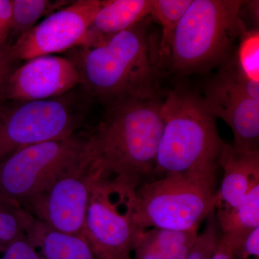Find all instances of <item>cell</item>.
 <instances>
[{
  "instance_id": "obj_1",
  "label": "cell",
  "mask_w": 259,
  "mask_h": 259,
  "mask_svg": "<svg viewBox=\"0 0 259 259\" xmlns=\"http://www.w3.org/2000/svg\"><path fill=\"white\" fill-rule=\"evenodd\" d=\"M145 21L95 45L70 50L69 59L90 97L106 105L131 97L159 95L166 67L161 54V35Z\"/></svg>"
},
{
  "instance_id": "obj_2",
  "label": "cell",
  "mask_w": 259,
  "mask_h": 259,
  "mask_svg": "<svg viewBox=\"0 0 259 259\" xmlns=\"http://www.w3.org/2000/svg\"><path fill=\"white\" fill-rule=\"evenodd\" d=\"M161 94L105 105L98 125L87 136L89 156L104 176L139 187L154 180L163 133Z\"/></svg>"
},
{
  "instance_id": "obj_3",
  "label": "cell",
  "mask_w": 259,
  "mask_h": 259,
  "mask_svg": "<svg viewBox=\"0 0 259 259\" xmlns=\"http://www.w3.org/2000/svg\"><path fill=\"white\" fill-rule=\"evenodd\" d=\"M162 117L155 179L179 175L216 189L224 142L203 98L177 87L163 100Z\"/></svg>"
},
{
  "instance_id": "obj_4",
  "label": "cell",
  "mask_w": 259,
  "mask_h": 259,
  "mask_svg": "<svg viewBox=\"0 0 259 259\" xmlns=\"http://www.w3.org/2000/svg\"><path fill=\"white\" fill-rule=\"evenodd\" d=\"M242 0H193L181 19L168 66L177 74L205 73L232 59L233 47L247 30Z\"/></svg>"
},
{
  "instance_id": "obj_5",
  "label": "cell",
  "mask_w": 259,
  "mask_h": 259,
  "mask_svg": "<svg viewBox=\"0 0 259 259\" xmlns=\"http://www.w3.org/2000/svg\"><path fill=\"white\" fill-rule=\"evenodd\" d=\"M74 90L62 96L0 104V163L12 154L76 134L88 110V99Z\"/></svg>"
},
{
  "instance_id": "obj_6",
  "label": "cell",
  "mask_w": 259,
  "mask_h": 259,
  "mask_svg": "<svg viewBox=\"0 0 259 259\" xmlns=\"http://www.w3.org/2000/svg\"><path fill=\"white\" fill-rule=\"evenodd\" d=\"M216 189L179 175H166L140 186L133 199L136 231L151 228H199L215 210Z\"/></svg>"
},
{
  "instance_id": "obj_7",
  "label": "cell",
  "mask_w": 259,
  "mask_h": 259,
  "mask_svg": "<svg viewBox=\"0 0 259 259\" xmlns=\"http://www.w3.org/2000/svg\"><path fill=\"white\" fill-rule=\"evenodd\" d=\"M87 155V136L76 133L20 150L0 163V197L23 203Z\"/></svg>"
},
{
  "instance_id": "obj_8",
  "label": "cell",
  "mask_w": 259,
  "mask_h": 259,
  "mask_svg": "<svg viewBox=\"0 0 259 259\" xmlns=\"http://www.w3.org/2000/svg\"><path fill=\"white\" fill-rule=\"evenodd\" d=\"M137 187L102 176L94 182L83 236L96 259H133L136 229L133 199Z\"/></svg>"
},
{
  "instance_id": "obj_9",
  "label": "cell",
  "mask_w": 259,
  "mask_h": 259,
  "mask_svg": "<svg viewBox=\"0 0 259 259\" xmlns=\"http://www.w3.org/2000/svg\"><path fill=\"white\" fill-rule=\"evenodd\" d=\"M204 102L231 127L233 146L259 152V83L245 79L232 58L206 83Z\"/></svg>"
},
{
  "instance_id": "obj_10",
  "label": "cell",
  "mask_w": 259,
  "mask_h": 259,
  "mask_svg": "<svg viewBox=\"0 0 259 259\" xmlns=\"http://www.w3.org/2000/svg\"><path fill=\"white\" fill-rule=\"evenodd\" d=\"M102 175V172L92 164L88 152L83 161L22 204L32 217L51 229L81 236L92 187Z\"/></svg>"
},
{
  "instance_id": "obj_11",
  "label": "cell",
  "mask_w": 259,
  "mask_h": 259,
  "mask_svg": "<svg viewBox=\"0 0 259 259\" xmlns=\"http://www.w3.org/2000/svg\"><path fill=\"white\" fill-rule=\"evenodd\" d=\"M101 0H76L48 15L10 45L13 58L28 61L80 47Z\"/></svg>"
},
{
  "instance_id": "obj_12",
  "label": "cell",
  "mask_w": 259,
  "mask_h": 259,
  "mask_svg": "<svg viewBox=\"0 0 259 259\" xmlns=\"http://www.w3.org/2000/svg\"><path fill=\"white\" fill-rule=\"evenodd\" d=\"M79 71L69 58H33L10 76L5 101H32L62 96L81 84Z\"/></svg>"
},
{
  "instance_id": "obj_13",
  "label": "cell",
  "mask_w": 259,
  "mask_h": 259,
  "mask_svg": "<svg viewBox=\"0 0 259 259\" xmlns=\"http://www.w3.org/2000/svg\"><path fill=\"white\" fill-rule=\"evenodd\" d=\"M219 164L223 177L216 192V209L233 208L259 184V152L244 151L223 143Z\"/></svg>"
},
{
  "instance_id": "obj_14",
  "label": "cell",
  "mask_w": 259,
  "mask_h": 259,
  "mask_svg": "<svg viewBox=\"0 0 259 259\" xmlns=\"http://www.w3.org/2000/svg\"><path fill=\"white\" fill-rule=\"evenodd\" d=\"M150 13L151 0H101L81 46L95 45L134 28L150 18Z\"/></svg>"
},
{
  "instance_id": "obj_15",
  "label": "cell",
  "mask_w": 259,
  "mask_h": 259,
  "mask_svg": "<svg viewBox=\"0 0 259 259\" xmlns=\"http://www.w3.org/2000/svg\"><path fill=\"white\" fill-rule=\"evenodd\" d=\"M25 236L44 259H96L83 235L54 231L28 212Z\"/></svg>"
},
{
  "instance_id": "obj_16",
  "label": "cell",
  "mask_w": 259,
  "mask_h": 259,
  "mask_svg": "<svg viewBox=\"0 0 259 259\" xmlns=\"http://www.w3.org/2000/svg\"><path fill=\"white\" fill-rule=\"evenodd\" d=\"M221 239L232 248L241 243L252 231L259 228V184L255 185L243 201L233 208L215 209Z\"/></svg>"
},
{
  "instance_id": "obj_17",
  "label": "cell",
  "mask_w": 259,
  "mask_h": 259,
  "mask_svg": "<svg viewBox=\"0 0 259 259\" xmlns=\"http://www.w3.org/2000/svg\"><path fill=\"white\" fill-rule=\"evenodd\" d=\"M199 228L185 231L151 228L136 231L166 259H186L198 236Z\"/></svg>"
},
{
  "instance_id": "obj_18",
  "label": "cell",
  "mask_w": 259,
  "mask_h": 259,
  "mask_svg": "<svg viewBox=\"0 0 259 259\" xmlns=\"http://www.w3.org/2000/svg\"><path fill=\"white\" fill-rule=\"evenodd\" d=\"M193 0H151L150 17L161 26V54L168 66L174 35Z\"/></svg>"
},
{
  "instance_id": "obj_19",
  "label": "cell",
  "mask_w": 259,
  "mask_h": 259,
  "mask_svg": "<svg viewBox=\"0 0 259 259\" xmlns=\"http://www.w3.org/2000/svg\"><path fill=\"white\" fill-rule=\"evenodd\" d=\"M69 1L12 0L11 32L16 40L31 30L44 15H49L70 4Z\"/></svg>"
},
{
  "instance_id": "obj_20",
  "label": "cell",
  "mask_w": 259,
  "mask_h": 259,
  "mask_svg": "<svg viewBox=\"0 0 259 259\" xmlns=\"http://www.w3.org/2000/svg\"><path fill=\"white\" fill-rule=\"evenodd\" d=\"M27 216L20 204L0 197V251L25 237Z\"/></svg>"
},
{
  "instance_id": "obj_21",
  "label": "cell",
  "mask_w": 259,
  "mask_h": 259,
  "mask_svg": "<svg viewBox=\"0 0 259 259\" xmlns=\"http://www.w3.org/2000/svg\"><path fill=\"white\" fill-rule=\"evenodd\" d=\"M237 69L245 78L259 83V31L258 28L246 30L239 39L236 57Z\"/></svg>"
},
{
  "instance_id": "obj_22",
  "label": "cell",
  "mask_w": 259,
  "mask_h": 259,
  "mask_svg": "<svg viewBox=\"0 0 259 259\" xmlns=\"http://www.w3.org/2000/svg\"><path fill=\"white\" fill-rule=\"evenodd\" d=\"M214 211L207 218L205 228L197 236L186 259H212L214 256L221 241V232Z\"/></svg>"
},
{
  "instance_id": "obj_23",
  "label": "cell",
  "mask_w": 259,
  "mask_h": 259,
  "mask_svg": "<svg viewBox=\"0 0 259 259\" xmlns=\"http://www.w3.org/2000/svg\"><path fill=\"white\" fill-rule=\"evenodd\" d=\"M16 61L12 55L10 44L0 45V104L5 102L7 87L10 76L16 69Z\"/></svg>"
},
{
  "instance_id": "obj_24",
  "label": "cell",
  "mask_w": 259,
  "mask_h": 259,
  "mask_svg": "<svg viewBox=\"0 0 259 259\" xmlns=\"http://www.w3.org/2000/svg\"><path fill=\"white\" fill-rule=\"evenodd\" d=\"M2 259H44L26 236L13 242L6 249Z\"/></svg>"
},
{
  "instance_id": "obj_25",
  "label": "cell",
  "mask_w": 259,
  "mask_h": 259,
  "mask_svg": "<svg viewBox=\"0 0 259 259\" xmlns=\"http://www.w3.org/2000/svg\"><path fill=\"white\" fill-rule=\"evenodd\" d=\"M133 252L134 259H166L152 245L137 236H135Z\"/></svg>"
},
{
  "instance_id": "obj_26",
  "label": "cell",
  "mask_w": 259,
  "mask_h": 259,
  "mask_svg": "<svg viewBox=\"0 0 259 259\" xmlns=\"http://www.w3.org/2000/svg\"><path fill=\"white\" fill-rule=\"evenodd\" d=\"M12 14H0V45L6 44L11 32Z\"/></svg>"
},
{
  "instance_id": "obj_27",
  "label": "cell",
  "mask_w": 259,
  "mask_h": 259,
  "mask_svg": "<svg viewBox=\"0 0 259 259\" xmlns=\"http://www.w3.org/2000/svg\"><path fill=\"white\" fill-rule=\"evenodd\" d=\"M212 259H236L235 255H233V252L228 246V245L225 243L224 241L221 239V243H220L219 246L216 253H214V256Z\"/></svg>"
},
{
  "instance_id": "obj_28",
  "label": "cell",
  "mask_w": 259,
  "mask_h": 259,
  "mask_svg": "<svg viewBox=\"0 0 259 259\" xmlns=\"http://www.w3.org/2000/svg\"><path fill=\"white\" fill-rule=\"evenodd\" d=\"M258 1H245V6L255 23H258Z\"/></svg>"
}]
</instances>
